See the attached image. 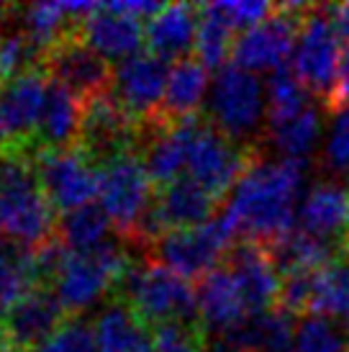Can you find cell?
I'll use <instances>...</instances> for the list:
<instances>
[{
	"instance_id": "40",
	"label": "cell",
	"mask_w": 349,
	"mask_h": 352,
	"mask_svg": "<svg viewBox=\"0 0 349 352\" xmlns=\"http://www.w3.org/2000/svg\"><path fill=\"white\" fill-rule=\"evenodd\" d=\"M344 352H349V337H347V347H344Z\"/></svg>"
},
{
	"instance_id": "1",
	"label": "cell",
	"mask_w": 349,
	"mask_h": 352,
	"mask_svg": "<svg viewBox=\"0 0 349 352\" xmlns=\"http://www.w3.org/2000/svg\"><path fill=\"white\" fill-rule=\"evenodd\" d=\"M303 186V162L257 160L229 196L226 214L244 239L272 247L295 229V201Z\"/></svg>"
},
{
	"instance_id": "27",
	"label": "cell",
	"mask_w": 349,
	"mask_h": 352,
	"mask_svg": "<svg viewBox=\"0 0 349 352\" xmlns=\"http://www.w3.org/2000/svg\"><path fill=\"white\" fill-rule=\"evenodd\" d=\"M111 229L113 226H111V219L106 216V211L100 206L90 204L62 216L57 236L69 252H90L103 242H108Z\"/></svg>"
},
{
	"instance_id": "24",
	"label": "cell",
	"mask_w": 349,
	"mask_h": 352,
	"mask_svg": "<svg viewBox=\"0 0 349 352\" xmlns=\"http://www.w3.org/2000/svg\"><path fill=\"white\" fill-rule=\"evenodd\" d=\"M208 90V69L198 59H183L170 69L165 100L159 116L165 121H188L198 116V108L203 103V96Z\"/></svg>"
},
{
	"instance_id": "6",
	"label": "cell",
	"mask_w": 349,
	"mask_h": 352,
	"mask_svg": "<svg viewBox=\"0 0 349 352\" xmlns=\"http://www.w3.org/2000/svg\"><path fill=\"white\" fill-rule=\"evenodd\" d=\"M239 234L229 214L221 208V214L211 219L208 224L193 226V229H177L167 232L149 247L146 257L162 263L183 278L201 280L203 275L218 267L223 257L232 250L234 236Z\"/></svg>"
},
{
	"instance_id": "11",
	"label": "cell",
	"mask_w": 349,
	"mask_h": 352,
	"mask_svg": "<svg viewBox=\"0 0 349 352\" xmlns=\"http://www.w3.org/2000/svg\"><path fill=\"white\" fill-rule=\"evenodd\" d=\"M34 167L52 206L69 214L90 206L100 188V167L80 147L39 149L34 155Z\"/></svg>"
},
{
	"instance_id": "36",
	"label": "cell",
	"mask_w": 349,
	"mask_h": 352,
	"mask_svg": "<svg viewBox=\"0 0 349 352\" xmlns=\"http://www.w3.org/2000/svg\"><path fill=\"white\" fill-rule=\"evenodd\" d=\"M326 162L334 173L349 177V106L337 113L326 142Z\"/></svg>"
},
{
	"instance_id": "13",
	"label": "cell",
	"mask_w": 349,
	"mask_h": 352,
	"mask_svg": "<svg viewBox=\"0 0 349 352\" xmlns=\"http://www.w3.org/2000/svg\"><path fill=\"white\" fill-rule=\"evenodd\" d=\"M41 65L49 72V78L72 90L82 103L111 93L113 67L103 54H98L90 44H85L80 31L69 34L57 47H52L44 54Z\"/></svg>"
},
{
	"instance_id": "22",
	"label": "cell",
	"mask_w": 349,
	"mask_h": 352,
	"mask_svg": "<svg viewBox=\"0 0 349 352\" xmlns=\"http://www.w3.org/2000/svg\"><path fill=\"white\" fill-rule=\"evenodd\" d=\"M82 126V100L57 80H49L47 98L41 108L36 142L39 149H69L78 147Z\"/></svg>"
},
{
	"instance_id": "20",
	"label": "cell",
	"mask_w": 349,
	"mask_h": 352,
	"mask_svg": "<svg viewBox=\"0 0 349 352\" xmlns=\"http://www.w3.org/2000/svg\"><path fill=\"white\" fill-rule=\"evenodd\" d=\"M303 232L319 236L324 242L347 250L349 234V190L337 183H319L303 198L298 211Z\"/></svg>"
},
{
	"instance_id": "3",
	"label": "cell",
	"mask_w": 349,
	"mask_h": 352,
	"mask_svg": "<svg viewBox=\"0 0 349 352\" xmlns=\"http://www.w3.org/2000/svg\"><path fill=\"white\" fill-rule=\"evenodd\" d=\"M111 301L128 303L149 327L167 322H198V298L188 278L146 257L134 260Z\"/></svg>"
},
{
	"instance_id": "4",
	"label": "cell",
	"mask_w": 349,
	"mask_h": 352,
	"mask_svg": "<svg viewBox=\"0 0 349 352\" xmlns=\"http://www.w3.org/2000/svg\"><path fill=\"white\" fill-rule=\"evenodd\" d=\"M124 242H103L90 252H67L62 267L54 275V296L65 311L78 316L100 298H113L121 278L131 267Z\"/></svg>"
},
{
	"instance_id": "31",
	"label": "cell",
	"mask_w": 349,
	"mask_h": 352,
	"mask_svg": "<svg viewBox=\"0 0 349 352\" xmlns=\"http://www.w3.org/2000/svg\"><path fill=\"white\" fill-rule=\"evenodd\" d=\"M44 62L34 41L21 31H0V85L10 80L36 72V65Z\"/></svg>"
},
{
	"instance_id": "12",
	"label": "cell",
	"mask_w": 349,
	"mask_h": 352,
	"mask_svg": "<svg viewBox=\"0 0 349 352\" xmlns=\"http://www.w3.org/2000/svg\"><path fill=\"white\" fill-rule=\"evenodd\" d=\"M170 69L155 54H134L113 67L111 96L136 126L159 118Z\"/></svg>"
},
{
	"instance_id": "21",
	"label": "cell",
	"mask_w": 349,
	"mask_h": 352,
	"mask_svg": "<svg viewBox=\"0 0 349 352\" xmlns=\"http://www.w3.org/2000/svg\"><path fill=\"white\" fill-rule=\"evenodd\" d=\"M201 6L190 3H167L162 10L146 21V47L149 54L162 62H183L195 47Z\"/></svg>"
},
{
	"instance_id": "39",
	"label": "cell",
	"mask_w": 349,
	"mask_h": 352,
	"mask_svg": "<svg viewBox=\"0 0 349 352\" xmlns=\"http://www.w3.org/2000/svg\"><path fill=\"white\" fill-rule=\"evenodd\" d=\"M10 13V8L8 6H3V3H0V26H3V23H5V16H8Z\"/></svg>"
},
{
	"instance_id": "28",
	"label": "cell",
	"mask_w": 349,
	"mask_h": 352,
	"mask_svg": "<svg viewBox=\"0 0 349 352\" xmlns=\"http://www.w3.org/2000/svg\"><path fill=\"white\" fill-rule=\"evenodd\" d=\"M234 29L208 6H201L198 16V31H195V59L205 69H221L226 57L234 52Z\"/></svg>"
},
{
	"instance_id": "7",
	"label": "cell",
	"mask_w": 349,
	"mask_h": 352,
	"mask_svg": "<svg viewBox=\"0 0 349 352\" xmlns=\"http://www.w3.org/2000/svg\"><path fill=\"white\" fill-rule=\"evenodd\" d=\"M100 208L124 245H134L136 232L155 201V186L146 175L144 162L136 152L113 157L100 165Z\"/></svg>"
},
{
	"instance_id": "37",
	"label": "cell",
	"mask_w": 349,
	"mask_h": 352,
	"mask_svg": "<svg viewBox=\"0 0 349 352\" xmlns=\"http://www.w3.org/2000/svg\"><path fill=\"white\" fill-rule=\"evenodd\" d=\"M349 106V47L341 52V65H339V78H337V90L334 98L329 100L326 111L329 113H341Z\"/></svg>"
},
{
	"instance_id": "18",
	"label": "cell",
	"mask_w": 349,
	"mask_h": 352,
	"mask_svg": "<svg viewBox=\"0 0 349 352\" xmlns=\"http://www.w3.org/2000/svg\"><path fill=\"white\" fill-rule=\"evenodd\" d=\"M80 36L106 59H128L146 44V26L134 16L118 13L111 6H98L80 23Z\"/></svg>"
},
{
	"instance_id": "17",
	"label": "cell",
	"mask_w": 349,
	"mask_h": 352,
	"mask_svg": "<svg viewBox=\"0 0 349 352\" xmlns=\"http://www.w3.org/2000/svg\"><path fill=\"white\" fill-rule=\"evenodd\" d=\"M65 314L67 311L54 291L34 288L29 296H23L16 306H10L3 314L0 324L16 352H31L65 324Z\"/></svg>"
},
{
	"instance_id": "14",
	"label": "cell",
	"mask_w": 349,
	"mask_h": 352,
	"mask_svg": "<svg viewBox=\"0 0 349 352\" xmlns=\"http://www.w3.org/2000/svg\"><path fill=\"white\" fill-rule=\"evenodd\" d=\"M78 147L98 167L111 162L118 155L136 152V124L126 116V111L118 106L111 93L82 103Z\"/></svg>"
},
{
	"instance_id": "16",
	"label": "cell",
	"mask_w": 349,
	"mask_h": 352,
	"mask_svg": "<svg viewBox=\"0 0 349 352\" xmlns=\"http://www.w3.org/2000/svg\"><path fill=\"white\" fill-rule=\"evenodd\" d=\"M223 267L232 273V278L239 285L249 314L270 311L278 306L282 275L264 245L252 242V239L234 245L223 257Z\"/></svg>"
},
{
	"instance_id": "38",
	"label": "cell",
	"mask_w": 349,
	"mask_h": 352,
	"mask_svg": "<svg viewBox=\"0 0 349 352\" xmlns=\"http://www.w3.org/2000/svg\"><path fill=\"white\" fill-rule=\"evenodd\" d=\"M329 16H331V23H334L337 34H339V39L347 41V47H349V3L331 6Z\"/></svg>"
},
{
	"instance_id": "10",
	"label": "cell",
	"mask_w": 349,
	"mask_h": 352,
	"mask_svg": "<svg viewBox=\"0 0 349 352\" xmlns=\"http://www.w3.org/2000/svg\"><path fill=\"white\" fill-rule=\"evenodd\" d=\"M313 6L306 3H275V13L262 23L247 29L234 41V65L249 72L257 69H275L288 65L285 59L291 57L293 47L298 41L301 21Z\"/></svg>"
},
{
	"instance_id": "32",
	"label": "cell",
	"mask_w": 349,
	"mask_h": 352,
	"mask_svg": "<svg viewBox=\"0 0 349 352\" xmlns=\"http://www.w3.org/2000/svg\"><path fill=\"white\" fill-rule=\"evenodd\" d=\"M155 352H208V334L201 322L157 324L152 332Z\"/></svg>"
},
{
	"instance_id": "34",
	"label": "cell",
	"mask_w": 349,
	"mask_h": 352,
	"mask_svg": "<svg viewBox=\"0 0 349 352\" xmlns=\"http://www.w3.org/2000/svg\"><path fill=\"white\" fill-rule=\"evenodd\" d=\"M31 352H100L95 340V327L80 316H69L57 332Z\"/></svg>"
},
{
	"instance_id": "19",
	"label": "cell",
	"mask_w": 349,
	"mask_h": 352,
	"mask_svg": "<svg viewBox=\"0 0 349 352\" xmlns=\"http://www.w3.org/2000/svg\"><path fill=\"white\" fill-rule=\"evenodd\" d=\"M195 298H198V322L205 334H214V337L234 329L249 316L239 285L223 265L198 280Z\"/></svg>"
},
{
	"instance_id": "35",
	"label": "cell",
	"mask_w": 349,
	"mask_h": 352,
	"mask_svg": "<svg viewBox=\"0 0 349 352\" xmlns=\"http://www.w3.org/2000/svg\"><path fill=\"white\" fill-rule=\"evenodd\" d=\"M211 8L221 16L232 29H252L264 19H270L275 13L272 3H262V0H242V3H211Z\"/></svg>"
},
{
	"instance_id": "15",
	"label": "cell",
	"mask_w": 349,
	"mask_h": 352,
	"mask_svg": "<svg viewBox=\"0 0 349 352\" xmlns=\"http://www.w3.org/2000/svg\"><path fill=\"white\" fill-rule=\"evenodd\" d=\"M47 85V75L39 69L0 85V155L26 149L36 139Z\"/></svg>"
},
{
	"instance_id": "9",
	"label": "cell",
	"mask_w": 349,
	"mask_h": 352,
	"mask_svg": "<svg viewBox=\"0 0 349 352\" xmlns=\"http://www.w3.org/2000/svg\"><path fill=\"white\" fill-rule=\"evenodd\" d=\"M264 116V90L254 72L236 65H223L214 78L205 118L226 137L254 144L252 131Z\"/></svg>"
},
{
	"instance_id": "33",
	"label": "cell",
	"mask_w": 349,
	"mask_h": 352,
	"mask_svg": "<svg viewBox=\"0 0 349 352\" xmlns=\"http://www.w3.org/2000/svg\"><path fill=\"white\" fill-rule=\"evenodd\" d=\"M347 340L339 334L337 324L326 316H313L298 322L295 329V352H344Z\"/></svg>"
},
{
	"instance_id": "29",
	"label": "cell",
	"mask_w": 349,
	"mask_h": 352,
	"mask_svg": "<svg viewBox=\"0 0 349 352\" xmlns=\"http://www.w3.org/2000/svg\"><path fill=\"white\" fill-rule=\"evenodd\" d=\"M319 113L313 108H303L301 113L285 118V121H278V124H270V137L275 142V147L280 149L285 160H295L301 162L303 157H308L319 142Z\"/></svg>"
},
{
	"instance_id": "23",
	"label": "cell",
	"mask_w": 349,
	"mask_h": 352,
	"mask_svg": "<svg viewBox=\"0 0 349 352\" xmlns=\"http://www.w3.org/2000/svg\"><path fill=\"white\" fill-rule=\"evenodd\" d=\"M95 340L100 352H155L149 324L124 301H111L98 316Z\"/></svg>"
},
{
	"instance_id": "41",
	"label": "cell",
	"mask_w": 349,
	"mask_h": 352,
	"mask_svg": "<svg viewBox=\"0 0 349 352\" xmlns=\"http://www.w3.org/2000/svg\"><path fill=\"white\" fill-rule=\"evenodd\" d=\"M347 250H349V234H347Z\"/></svg>"
},
{
	"instance_id": "5",
	"label": "cell",
	"mask_w": 349,
	"mask_h": 352,
	"mask_svg": "<svg viewBox=\"0 0 349 352\" xmlns=\"http://www.w3.org/2000/svg\"><path fill=\"white\" fill-rule=\"evenodd\" d=\"M257 160H262L257 144H242L218 131L205 116H195L188 144V173L216 201L223 204Z\"/></svg>"
},
{
	"instance_id": "30",
	"label": "cell",
	"mask_w": 349,
	"mask_h": 352,
	"mask_svg": "<svg viewBox=\"0 0 349 352\" xmlns=\"http://www.w3.org/2000/svg\"><path fill=\"white\" fill-rule=\"evenodd\" d=\"M303 108H308V90L303 88L293 65H282L272 72L267 85V118L270 124H278L301 113Z\"/></svg>"
},
{
	"instance_id": "2",
	"label": "cell",
	"mask_w": 349,
	"mask_h": 352,
	"mask_svg": "<svg viewBox=\"0 0 349 352\" xmlns=\"http://www.w3.org/2000/svg\"><path fill=\"white\" fill-rule=\"evenodd\" d=\"M57 208L39 183L34 155L26 149L0 155V239L39 250L57 239Z\"/></svg>"
},
{
	"instance_id": "26",
	"label": "cell",
	"mask_w": 349,
	"mask_h": 352,
	"mask_svg": "<svg viewBox=\"0 0 349 352\" xmlns=\"http://www.w3.org/2000/svg\"><path fill=\"white\" fill-rule=\"evenodd\" d=\"M36 283H41L34 250L16 245H0V311L5 314L10 306L29 296Z\"/></svg>"
},
{
	"instance_id": "25",
	"label": "cell",
	"mask_w": 349,
	"mask_h": 352,
	"mask_svg": "<svg viewBox=\"0 0 349 352\" xmlns=\"http://www.w3.org/2000/svg\"><path fill=\"white\" fill-rule=\"evenodd\" d=\"M311 314L349 324V250L316 273Z\"/></svg>"
},
{
	"instance_id": "8",
	"label": "cell",
	"mask_w": 349,
	"mask_h": 352,
	"mask_svg": "<svg viewBox=\"0 0 349 352\" xmlns=\"http://www.w3.org/2000/svg\"><path fill=\"white\" fill-rule=\"evenodd\" d=\"M341 52L344 50L339 44V34L331 23L329 8L313 6L301 21L293 52V69L303 82V88L313 93L324 103V108L329 106L337 90Z\"/></svg>"
}]
</instances>
